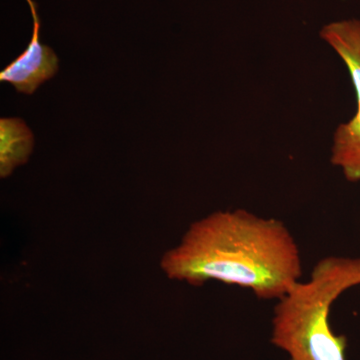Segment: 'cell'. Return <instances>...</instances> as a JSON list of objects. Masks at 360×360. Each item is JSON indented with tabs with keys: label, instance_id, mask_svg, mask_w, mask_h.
I'll return each mask as SVG.
<instances>
[{
	"label": "cell",
	"instance_id": "obj_4",
	"mask_svg": "<svg viewBox=\"0 0 360 360\" xmlns=\"http://www.w3.org/2000/svg\"><path fill=\"white\" fill-rule=\"evenodd\" d=\"M33 18L32 37L25 51L0 72V80L9 82L18 92L32 96L39 85L58 71V58L51 47L40 44V18L37 4L26 0Z\"/></svg>",
	"mask_w": 360,
	"mask_h": 360
},
{
	"label": "cell",
	"instance_id": "obj_3",
	"mask_svg": "<svg viewBox=\"0 0 360 360\" xmlns=\"http://www.w3.org/2000/svg\"><path fill=\"white\" fill-rule=\"evenodd\" d=\"M321 37L342 59L354 84L357 110L333 134L330 160L350 182L360 181V20L335 21L322 28Z\"/></svg>",
	"mask_w": 360,
	"mask_h": 360
},
{
	"label": "cell",
	"instance_id": "obj_1",
	"mask_svg": "<svg viewBox=\"0 0 360 360\" xmlns=\"http://www.w3.org/2000/svg\"><path fill=\"white\" fill-rule=\"evenodd\" d=\"M160 266L172 281L194 286L219 281L264 300L283 297L302 276V255L288 227L241 208L193 222Z\"/></svg>",
	"mask_w": 360,
	"mask_h": 360
},
{
	"label": "cell",
	"instance_id": "obj_2",
	"mask_svg": "<svg viewBox=\"0 0 360 360\" xmlns=\"http://www.w3.org/2000/svg\"><path fill=\"white\" fill-rule=\"evenodd\" d=\"M356 285L360 257L322 258L309 281H298L277 300L271 342L290 360H347V338L333 333L329 315L336 300Z\"/></svg>",
	"mask_w": 360,
	"mask_h": 360
},
{
	"label": "cell",
	"instance_id": "obj_5",
	"mask_svg": "<svg viewBox=\"0 0 360 360\" xmlns=\"http://www.w3.org/2000/svg\"><path fill=\"white\" fill-rule=\"evenodd\" d=\"M34 137L20 118L0 120V175L9 176L20 165L27 162L32 155Z\"/></svg>",
	"mask_w": 360,
	"mask_h": 360
}]
</instances>
